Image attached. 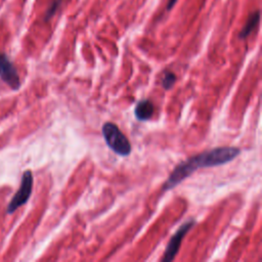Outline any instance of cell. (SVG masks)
I'll return each mask as SVG.
<instances>
[{
  "label": "cell",
  "mask_w": 262,
  "mask_h": 262,
  "mask_svg": "<svg viewBox=\"0 0 262 262\" xmlns=\"http://www.w3.org/2000/svg\"><path fill=\"white\" fill-rule=\"evenodd\" d=\"M241 150L237 147H217L206 150L202 154L188 158L187 160L178 164L172 171L167 181L163 185V190L173 189L176 185L182 182L186 177L190 176L195 170L200 168H208L219 166L234 160Z\"/></svg>",
  "instance_id": "1"
},
{
  "label": "cell",
  "mask_w": 262,
  "mask_h": 262,
  "mask_svg": "<svg viewBox=\"0 0 262 262\" xmlns=\"http://www.w3.org/2000/svg\"><path fill=\"white\" fill-rule=\"evenodd\" d=\"M102 135L107 146L120 156H128L131 152V144L128 138L114 123L107 122L102 126Z\"/></svg>",
  "instance_id": "2"
},
{
  "label": "cell",
  "mask_w": 262,
  "mask_h": 262,
  "mask_svg": "<svg viewBox=\"0 0 262 262\" xmlns=\"http://www.w3.org/2000/svg\"><path fill=\"white\" fill-rule=\"evenodd\" d=\"M32 187H33V175L30 170H27L23 174L19 189L14 194L13 199L8 205V209H7L8 213L14 212L18 207L23 206L28 202L32 192Z\"/></svg>",
  "instance_id": "3"
},
{
  "label": "cell",
  "mask_w": 262,
  "mask_h": 262,
  "mask_svg": "<svg viewBox=\"0 0 262 262\" xmlns=\"http://www.w3.org/2000/svg\"><path fill=\"white\" fill-rule=\"evenodd\" d=\"M195 224V221L193 219H190L188 221H186L184 224H182L179 229L176 231V233L171 237L170 242L167 245V248L165 250V255L163 258L164 262H169L172 261L176 254L178 253L180 244L183 239V236L188 232V230Z\"/></svg>",
  "instance_id": "4"
},
{
  "label": "cell",
  "mask_w": 262,
  "mask_h": 262,
  "mask_svg": "<svg viewBox=\"0 0 262 262\" xmlns=\"http://www.w3.org/2000/svg\"><path fill=\"white\" fill-rule=\"evenodd\" d=\"M0 77L12 89L16 90L19 88L20 82L17 72L4 54H0Z\"/></svg>",
  "instance_id": "5"
},
{
  "label": "cell",
  "mask_w": 262,
  "mask_h": 262,
  "mask_svg": "<svg viewBox=\"0 0 262 262\" xmlns=\"http://www.w3.org/2000/svg\"><path fill=\"white\" fill-rule=\"evenodd\" d=\"M154 111H155V107H154L152 102L148 99H143V100H140L136 104L134 114H135V117L137 120L147 121L151 118Z\"/></svg>",
  "instance_id": "6"
},
{
  "label": "cell",
  "mask_w": 262,
  "mask_h": 262,
  "mask_svg": "<svg viewBox=\"0 0 262 262\" xmlns=\"http://www.w3.org/2000/svg\"><path fill=\"white\" fill-rule=\"evenodd\" d=\"M259 17H260L259 11L254 12V13L249 17V19L247 20L245 27L243 28V30H242V32H241V34H239V37H241V38L247 37V36L254 30V28L257 26V24H258V21H259Z\"/></svg>",
  "instance_id": "7"
},
{
  "label": "cell",
  "mask_w": 262,
  "mask_h": 262,
  "mask_svg": "<svg viewBox=\"0 0 262 262\" xmlns=\"http://www.w3.org/2000/svg\"><path fill=\"white\" fill-rule=\"evenodd\" d=\"M175 81H176V76L174 75V73H172V72H170V71H166V72L164 73L163 79H162V84H163V87H164L166 90L170 89V88L173 86V84H174Z\"/></svg>",
  "instance_id": "8"
},
{
  "label": "cell",
  "mask_w": 262,
  "mask_h": 262,
  "mask_svg": "<svg viewBox=\"0 0 262 262\" xmlns=\"http://www.w3.org/2000/svg\"><path fill=\"white\" fill-rule=\"evenodd\" d=\"M59 4H60V0H54V2L51 4L50 8L47 10V13H46V19H47L48 17H50V16H52V15L54 14V12H55L56 8L59 6Z\"/></svg>",
  "instance_id": "9"
},
{
  "label": "cell",
  "mask_w": 262,
  "mask_h": 262,
  "mask_svg": "<svg viewBox=\"0 0 262 262\" xmlns=\"http://www.w3.org/2000/svg\"><path fill=\"white\" fill-rule=\"evenodd\" d=\"M176 1H177V0H169V1H168L167 8H168V9H171V8L174 6V4L176 3Z\"/></svg>",
  "instance_id": "10"
}]
</instances>
